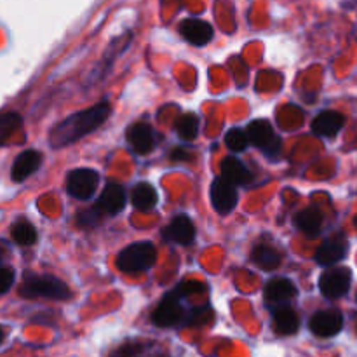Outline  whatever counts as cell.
I'll list each match as a JSON object with an SVG mask.
<instances>
[{
	"label": "cell",
	"instance_id": "cell-9",
	"mask_svg": "<svg viewBox=\"0 0 357 357\" xmlns=\"http://www.w3.org/2000/svg\"><path fill=\"white\" fill-rule=\"evenodd\" d=\"M211 202L216 213L229 215L237 206L236 187L223 180V178H216L211 185Z\"/></svg>",
	"mask_w": 357,
	"mask_h": 357
},
{
	"label": "cell",
	"instance_id": "cell-7",
	"mask_svg": "<svg viewBox=\"0 0 357 357\" xmlns=\"http://www.w3.org/2000/svg\"><path fill=\"white\" fill-rule=\"evenodd\" d=\"M352 272L345 267H335L324 272L319 279V288L326 298L337 300L347 295L351 289Z\"/></svg>",
	"mask_w": 357,
	"mask_h": 357
},
{
	"label": "cell",
	"instance_id": "cell-18",
	"mask_svg": "<svg viewBox=\"0 0 357 357\" xmlns=\"http://www.w3.org/2000/svg\"><path fill=\"white\" fill-rule=\"evenodd\" d=\"M272 326H274L275 333L288 337V335H295L298 331L300 319L291 307L279 305L272 312Z\"/></svg>",
	"mask_w": 357,
	"mask_h": 357
},
{
	"label": "cell",
	"instance_id": "cell-12",
	"mask_svg": "<svg viewBox=\"0 0 357 357\" xmlns=\"http://www.w3.org/2000/svg\"><path fill=\"white\" fill-rule=\"evenodd\" d=\"M128 143L132 152L139 153V155H146L155 146V132L149 124L138 122V124H132L128 129Z\"/></svg>",
	"mask_w": 357,
	"mask_h": 357
},
{
	"label": "cell",
	"instance_id": "cell-17",
	"mask_svg": "<svg viewBox=\"0 0 357 357\" xmlns=\"http://www.w3.org/2000/svg\"><path fill=\"white\" fill-rule=\"evenodd\" d=\"M98 208L103 215H117L126 206V190L117 183H110L105 187L98 199Z\"/></svg>",
	"mask_w": 357,
	"mask_h": 357
},
{
	"label": "cell",
	"instance_id": "cell-31",
	"mask_svg": "<svg viewBox=\"0 0 357 357\" xmlns=\"http://www.w3.org/2000/svg\"><path fill=\"white\" fill-rule=\"evenodd\" d=\"M171 159H173V160H187L188 155L183 152V149H174Z\"/></svg>",
	"mask_w": 357,
	"mask_h": 357
},
{
	"label": "cell",
	"instance_id": "cell-32",
	"mask_svg": "<svg viewBox=\"0 0 357 357\" xmlns=\"http://www.w3.org/2000/svg\"><path fill=\"white\" fill-rule=\"evenodd\" d=\"M2 342H3V330L0 328V344H2Z\"/></svg>",
	"mask_w": 357,
	"mask_h": 357
},
{
	"label": "cell",
	"instance_id": "cell-19",
	"mask_svg": "<svg viewBox=\"0 0 357 357\" xmlns=\"http://www.w3.org/2000/svg\"><path fill=\"white\" fill-rule=\"evenodd\" d=\"M222 178L237 187V185H246L248 181H251V173L239 159L225 157L222 162Z\"/></svg>",
	"mask_w": 357,
	"mask_h": 357
},
{
	"label": "cell",
	"instance_id": "cell-3",
	"mask_svg": "<svg viewBox=\"0 0 357 357\" xmlns=\"http://www.w3.org/2000/svg\"><path fill=\"white\" fill-rule=\"evenodd\" d=\"M20 295L24 298L66 300L72 296L68 286L54 275H30L20 286Z\"/></svg>",
	"mask_w": 357,
	"mask_h": 357
},
{
	"label": "cell",
	"instance_id": "cell-8",
	"mask_svg": "<svg viewBox=\"0 0 357 357\" xmlns=\"http://www.w3.org/2000/svg\"><path fill=\"white\" fill-rule=\"evenodd\" d=\"M309 328L314 335H317L321 338L335 337L344 328V316H342V312H338L335 309L319 310V312H316L310 317Z\"/></svg>",
	"mask_w": 357,
	"mask_h": 357
},
{
	"label": "cell",
	"instance_id": "cell-25",
	"mask_svg": "<svg viewBox=\"0 0 357 357\" xmlns=\"http://www.w3.org/2000/svg\"><path fill=\"white\" fill-rule=\"evenodd\" d=\"M176 129L178 136L185 142H192V139L197 138V132H199V119L195 114H185L181 115L180 119L176 121Z\"/></svg>",
	"mask_w": 357,
	"mask_h": 357
},
{
	"label": "cell",
	"instance_id": "cell-26",
	"mask_svg": "<svg viewBox=\"0 0 357 357\" xmlns=\"http://www.w3.org/2000/svg\"><path fill=\"white\" fill-rule=\"evenodd\" d=\"M225 145L229 146V150H232V152H243L248 146L246 132L239 128L230 129L225 136Z\"/></svg>",
	"mask_w": 357,
	"mask_h": 357
},
{
	"label": "cell",
	"instance_id": "cell-22",
	"mask_svg": "<svg viewBox=\"0 0 357 357\" xmlns=\"http://www.w3.org/2000/svg\"><path fill=\"white\" fill-rule=\"evenodd\" d=\"M132 206L139 211H150L159 202V195H157L155 188L150 183H138L132 188Z\"/></svg>",
	"mask_w": 357,
	"mask_h": 357
},
{
	"label": "cell",
	"instance_id": "cell-14",
	"mask_svg": "<svg viewBox=\"0 0 357 357\" xmlns=\"http://www.w3.org/2000/svg\"><path fill=\"white\" fill-rule=\"evenodd\" d=\"M345 124V117L340 112L326 110L321 112L312 122V131L314 135L321 136V138H335L338 132L342 131Z\"/></svg>",
	"mask_w": 357,
	"mask_h": 357
},
{
	"label": "cell",
	"instance_id": "cell-20",
	"mask_svg": "<svg viewBox=\"0 0 357 357\" xmlns=\"http://www.w3.org/2000/svg\"><path fill=\"white\" fill-rule=\"evenodd\" d=\"M295 227L307 236H317L323 227V215L317 208H307L296 213Z\"/></svg>",
	"mask_w": 357,
	"mask_h": 357
},
{
	"label": "cell",
	"instance_id": "cell-23",
	"mask_svg": "<svg viewBox=\"0 0 357 357\" xmlns=\"http://www.w3.org/2000/svg\"><path fill=\"white\" fill-rule=\"evenodd\" d=\"M21 115L16 112H2L0 114V146L9 142L21 128Z\"/></svg>",
	"mask_w": 357,
	"mask_h": 357
},
{
	"label": "cell",
	"instance_id": "cell-5",
	"mask_svg": "<svg viewBox=\"0 0 357 357\" xmlns=\"http://www.w3.org/2000/svg\"><path fill=\"white\" fill-rule=\"evenodd\" d=\"M248 143H251L257 149H261V152L268 157H275L281 152V139L275 136L274 129H272L271 122L258 119L248 126L246 131Z\"/></svg>",
	"mask_w": 357,
	"mask_h": 357
},
{
	"label": "cell",
	"instance_id": "cell-6",
	"mask_svg": "<svg viewBox=\"0 0 357 357\" xmlns=\"http://www.w3.org/2000/svg\"><path fill=\"white\" fill-rule=\"evenodd\" d=\"M98 183H100V174L94 169H73L66 176V190L72 197L86 201L91 199L96 192Z\"/></svg>",
	"mask_w": 357,
	"mask_h": 357
},
{
	"label": "cell",
	"instance_id": "cell-29",
	"mask_svg": "<svg viewBox=\"0 0 357 357\" xmlns=\"http://www.w3.org/2000/svg\"><path fill=\"white\" fill-rule=\"evenodd\" d=\"M206 289V286L199 281H183L174 288V291L178 293L180 296L187 298V296L195 295V293H202Z\"/></svg>",
	"mask_w": 357,
	"mask_h": 357
},
{
	"label": "cell",
	"instance_id": "cell-15",
	"mask_svg": "<svg viewBox=\"0 0 357 357\" xmlns=\"http://www.w3.org/2000/svg\"><path fill=\"white\" fill-rule=\"evenodd\" d=\"M42 164V153L37 150H24L20 155L16 157L13 164V169H10V176L14 181H24L28 176L35 173V171L40 167Z\"/></svg>",
	"mask_w": 357,
	"mask_h": 357
},
{
	"label": "cell",
	"instance_id": "cell-30",
	"mask_svg": "<svg viewBox=\"0 0 357 357\" xmlns=\"http://www.w3.org/2000/svg\"><path fill=\"white\" fill-rule=\"evenodd\" d=\"M14 284V271L10 267H0V295L7 293Z\"/></svg>",
	"mask_w": 357,
	"mask_h": 357
},
{
	"label": "cell",
	"instance_id": "cell-28",
	"mask_svg": "<svg viewBox=\"0 0 357 357\" xmlns=\"http://www.w3.org/2000/svg\"><path fill=\"white\" fill-rule=\"evenodd\" d=\"M143 349L145 347H143L142 344H138V342H128V344L115 349L110 354V357H136L138 354H142Z\"/></svg>",
	"mask_w": 357,
	"mask_h": 357
},
{
	"label": "cell",
	"instance_id": "cell-10",
	"mask_svg": "<svg viewBox=\"0 0 357 357\" xmlns=\"http://www.w3.org/2000/svg\"><path fill=\"white\" fill-rule=\"evenodd\" d=\"M162 237L167 243L181 244V246H188L194 243L195 239V225L187 215L174 216L173 222L162 230Z\"/></svg>",
	"mask_w": 357,
	"mask_h": 357
},
{
	"label": "cell",
	"instance_id": "cell-11",
	"mask_svg": "<svg viewBox=\"0 0 357 357\" xmlns=\"http://www.w3.org/2000/svg\"><path fill=\"white\" fill-rule=\"evenodd\" d=\"M345 257H347V241L342 236H335L324 241L314 255L317 264L323 265V267H331V265L344 260Z\"/></svg>",
	"mask_w": 357,
	"mask_h": 357
},
{
	"label": "cell",
	"instance_id": "cell-16",
	"mask_svg": "<svg viewBox=\"0 0 357 357\" xmlns=\"http://www.w3.org/2000/svg\"><path fill=\"white\" fill-rule=\"evenodd\" d=\"M296 296V286L286 278H275L265 286V302L282 305Z\"/></svg>",
	"mask_w": 357,
	"mask_h": 357
},
{
	"label": "cell",
	"instance_id": "cell-13",
	"mask_svg": "<svg viewBox=\"0 0 357 357\" xmlns=\"http://www.w3.org/2000/svg\"><path fill=\"white\" fill-rule=\"evenodd\" d=\"M180 33L188 44L206 45L213 38V26L208 21L190 17V20H183L180 23Z\"/></svg>",
	"mask_w": 357,
	"mask_h": 357
},
{
	"label": "cell",
	"instance_id": "cell-2",
	"mask_svg": "<svg viewBox=\"0 0 357 357\" xmlns=\"http://www.w3.org/2000/svg\"><path fill=\"white\" fill-rule=\"evenodd\" d=\"M157 261V250L152 243H135L129 244L126 250L119 253L117 268L124 274H139L152 268Z\"/></svg>",
	"mask_w": 357,
	"mask_h": 357
},
{
	"label": "cell",
	"instance_id": "cell-27",
	"mask_svg": "<svg viewBox=\"0 0 357 357\" xmlns=\"http://www.w3.org/2000/svg\"><path fill=\"white\" fill-rule=\"evenodd\" d=\"M101 216H103L101 209L98 206H94V208L82 209V211L77 213V223L80 227H84V229H91V227L98 225L101 222Z\"/></svg>",
	"mask_w": 357,
	"mask_h": 357
},
{
	"label": "cell",
	"instance_id": "cell-21",
	"mask_svg": "<svg viewBox=\"0 0 357 357\" xmlns=\"http://www.w3.org/2000/svg\"><path fill=\"white\" fill-rule=\"evenodd\" d=\"M251 260L261 271H275L281 265V253L274 246L268 244H258L251 253Z\"/></svg>",
	"mask_w": 357,
	"mask_h": 357
},
{
	"label": "cell",
	"instance_id": "cell-1",
	"mask_svg": "<svg viewBox=\"0 0 357 357\" xmlns=\"http://www.w3.org/2000/svg\"><path fill=\"white\" fill-rule=\"evenodd\" d=\"M110 114V103L101 101V103L94 105V107H89L87 110L77 112V114L63 119L59 124H56L54 128L51 129L49 145H51L52 149L58 150L63 149V146L79 142L80 138H84V136H87L89 132H93L94 129L100 128Z\"/></svg>",
	"mask_w": 357,
	"mask_h": 357
},
{
	"label": "cell",
	"instance_id": "cell-24",
	"mask_svg": "<svg viewBox=\"0 0 357 357\" xmlns=\"http://www.w3.org/2000/svg\"><path fill=\"white\" fill-rule=\"evenodd\" d=\"M10 236H13V239L16 241L20 246H31V244H35V241H37V230H35V227L31 225L30 222L20 220V222L14 223L13 229H10Z\"/></svg>",
	"mask_w": 357,
	"mask_h": 357
},
{
	"label": "cell",
	"instance_id": "cell-4",
	"mask_svg": "<svg viewBox=\"0 0 357 357\" xmlns=\"http://www.w3.org/2000/svg\"><path fill=\"white\" fill-rule=\"evenodd\" d=\"M181 300L183 296L178 295L176 291H169L160 303L157 305V309L152 314V323L159 328H173L178 324L185 323V314L183 305H181Z\"/></svg>",
	"mask_w": 357,
	"mask_h": 357
}]
</instances>
